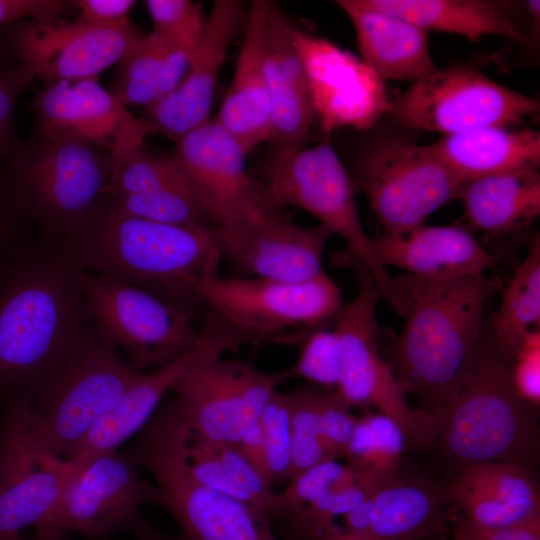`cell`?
Instances as JSON below:
<instances>
[{"instance_id": "cell-48", "label": "cell", "mask_w": 540, "mask_h": 540, "mask_svg": "<svg viewBox=\"0 0 540 540\" xmlns=\"http://www.w3.org/2000/svg\"><path fill=\"white\" fill-rule=\"evenodd\" d=\"M463 522L476 540H540V519L495 529L478 528Z\"/></svg>"}, {"instance_id": "cell-7", "label": "cell", "mask_w": 540, "mask_h": 540, "mask_svg": "<svg viewBox=\"0 0 540 540\" xmlns=\"http://www.w3.org/2000/svg\"><path fill=\"white\" fill-rule=\"evenodd\" d=\"M187 435L172 401L156 412L128 451L154 478V503L172 515L183 539L276 540L262 510L193 478L185 459Z\"/></svg>"}, {"instance_id": "cell-39", "label": "cell", "mask_w": 540, "mask_h": 540, "mask_svg": "<svg viewBox=\"0 0 540 540\" xmlns=\"http://www.w3.org/2000/svg\"><path fill=\"white\" fill-rule=\"evenodd\" d=\"M319 393L298 389L290 392L291 476L327 458L320 436Z\"/></svg>"}, {"instance_id": "cell-8", "label": "cell", "mask_w": 540, "mask_h": 540, "mask_svg": "<svg viewBox=\"0 0 540 540\" xmlns=\"http://www.w3.org/2000/svg\"><path fill=\"white\" fill-rule=\"evenodd\" d=\"M9 198L59 243L108 195L112 154L70 138L32 134L7 160Z\"/></svg>"}, {"instance_id": "cell-13", "label": "cell", "mask_w": 540, "mask_h": 540, "mask_svg": "<svg viewBox=\"0 0 540 540\" xmlns=\"http://www.w3.org/2000/svg\"><path fill=\"white\" fill-rule=\"evenodd\" d=\"M380 293L368 276L357 295L342 306L335 319L341 350L336 392L350 406H373L395 421L407 443L429 447L436 441L439 424L429 413L412 407L390 365L378 350L377 302Z\"/></svg>"}, {"instance_id": "cell-10", "label": "cell", "mask_w": 540, "mask_h": 540, "mask_svg": "<svg viewBox=\"0 0 540 540\" xmlns=\"http://www.w3.org/2000/svg\"><path fill=\"white\" fill-rule=\"evenodd\" d=\"M351 176L357 191L366 194L383 234L388 235L424 225L432 213L456 198L463 184L431 145L401 136L370 142Z\"/></svg>"}, {"instance_id": "cell-50", "label": "cell", "mask_w": 540, "mask_h": 540, "mask_svg": "<svg viewBox=\"0 0 540 540\" xmlns=\"http://www.w3.org/2000/svg\"><path fill=\"white\" fill-rule=\"evenodd\" d=\"M372 496L344 515L347 533L369 539L373 517Z\"/></svg>"}, {"instance_id": "cell-54", "label": "cell", "mask_w": 540, "mask_h": 540, "mask_svg": "<svg viewBox=\"0 0 540 540\" xmlns=\"http://www.w3.org/2000/svg\"><path fill=\"white\" fill-rule=\"evenodd\" d=\"M328 540H370V539L358 537V536L349 534L347 532L345 533L341 532Z\"/></svg>"}, {"instance_id": "cell-34", "label": "cell", "mask_w": 540, "mask_h": 540, "mask_svg": "<svg viewBox=\"0 0 540 540\" xmlns=\"http://www.w3.org/2000/svg\"><path fill=\"white\" fill-rule=\"evenodd\" d=\"M539 327L540 238L537 234L505 288L488 330L498 351L512 361L524 336Z\"/></svg>"}, {"instance_id": "cell-29", "label": "cell", "mask_w": 540, "mask_h": 540, "mask_svg": "<svg viewBox=\"0 0 540 540\" xmlns=\"http://www.w3.org/2000/svg\"><path fill=\"white\" fill-rule=\"evenodd\" d=\"M431 146L463 183L540 166V132L531 128L485 127L444 136Z\"/></svg>"}, {"instance_id": "cell-56", "label": "cell", "mask_w": 540, "mask_h": 540, "mask_svg": "<svg viewBox=\"0 0 540 540\" xmlns=\"http://www.w3.org/2000/svg\"><path fill=\"white\" fill-rule=\"evenodd\" d=\"M0 464H1V430H0Z\"/></svg>"}, {"instance_id": "cell-40", "label": "cell", "mask_w": 540, "mask_h": 540, "mask_svg": "<svg viewBox=\"0 0 540 540\" xmlns=\"http://www.w3.org/2000/svg\"><path fill=\"white\" fill-rule=\"evenodd\" d=\"M290 407V393L276 390L258 420L264 433L266 476L271 485L288 481L291 476Z\"/></svg>"}, {"instance_id": "cell-36", "label": "cell", "mask_w": 540, "mask_h": 540, "mask_svg": "<svg viewBox=\"0 0 540 540\" xmlns=\"http://www.w3.org/2000/svg\"><path fill=\"white\" fill-rule=\"evenodd\" d=\"M110 199L119 210L138 218L172 225L215 226L194 186Z\"/></svg>"}, {"instance_id": "cell-12", "label": "cell", "mask_w": 540, "mask_h": 540, "mask_svg": "<svg viewBox=\"0 0 540 540\" xmlns=\"http://www.w3.org/2000/svg\"><path fill=\"white\" fill-rule=\"evenodd\" d=\"M74 270L94 322L138 371L164 367L196 342L195 312L119 279Z\"/></svg>"}, {"instance_id": "cell-30", "label": "cell", "mask_w": 540, "mask_h": 540, "mask_svg": "<svg viewBox=\"0 0 540 540\" xmlns=\"http://www.w3.org/2000/svg\"><path fill=\"white\" fill-rule=\"evenodd\" d=\"M364 7L402 18L427 31L457 34L472 42L484 35L523 43L516 4L498 0H357Z\"/></svg>"}, {"instance_id": "cell-14", "label": "cell", "mask_w": 540, "mask_h": 540, "mask_svg": "<svg viewBox=\"0 0 540 540\" xmlns=\"http://www.w3.org/2000/svg\"><path fill=\"white\" fill-rule=\"evenodd\" d=\"M69 465L57 501L33 527V540H67L70 533L108 539L127 530L144 503L155 501V486L140 478L139 465L128 452L114 450Z\"/></svg>"}, {"instance_id": "cell-6", "label": "cell", "mask_w": 540, "mask_h": 540, "mask_svg": "<svg viewBox=\"0 0 540 540\" xmlns=\"http://www.w3.org/2000/svg\"><path fill=\"white\" fill-rule=\"evenodd\" d=\"M254 180L267 210L297 207L341 237L380 297L403 316L404 304L395 278L376 260L372 239L361 223L354 180L329 143L273 145L261 166L260 178Z\"/></svg>"}, {"instance_id": "cell-15", "label": "cell", "mask_w": 540, "mask_h": 540, "mask_svg": "<svg viewBox=\"0 0 540 540\" xmlns=\"http://www.w3.org/2000/svg\"><path fill=\"white\" fill-rule=\"evenodd\" d=\"M212 351L193 362L172 391L190 432L214 443H237L253 426L285 379L243 361L222 359Z\"/></svg>"}, {"instance_id": "cell-43", "label": "cell", "mask_w": 540, "mask_h": 540, "mask_svg": "<svg viewBox=\"0 0 540 540\" xmlns=\"http://www.w3.org/2000/svg\"><path fill=\"white\" fill-rule=\"evenodd\" d=\"M0 60V161L8 160L22 142L14 129L15 111L22 93L35 79L33 72L24 64L3 67Z\"/></svg>"}, {"instance_id": "cell-53", "label": "cell", "mask_w": 540, "mask_h": 540, "mask_svg": "<svg viewBox=\"0 0 540 540\" xmlns=\"http://www.w3.org/2000/svg\"><path fill=\"white\" fill-rule=\"evenodd\" d=\"M454 540H476V538L469 532L462 521L456 527Z\"/></svg>"}, {"instance_id": "cell-27", "label": "cell", "mask_w": 540, "mask_h": 540, "mask_svg": "<svg viewBox=\"0 0 540 540\" xmlns=\"http://www.w3.org/2000/svg\"><path fill=\"white\" fill-rule=\"evenodd\" d=\"M268 2L254 0L250 4L235 71L215 118L246 154L270 136L263 51Z\"/></svg>"}, {"instance_id": "cell-4", "label": "cell", "mask_w": 540, "mask_h": 540, "mask_svg": "<svg viewBox=\"0 0 540 540\" xmlns=\"http://www.w3.org/2000/svg\"><path fill=\"white\" fill-rule=\"evenodd\" d=\"M140 372L93 322L15 403L31 440L66 459Z\"/></svg>"}, {"instance_id": "cell-45", "label": "cell", "mask_w": 540, "mask_h": 540, "mask_svg": "<svg viewBox=\"0 0 540 540\" xmlns=\"http://www.w3.org/2000/svg\"><path fill=\"white\" fill-rule=\"evenodd\" d=\"M511 377L519 397L528 405H540V329L529 331L511 362Z\"/></svg>"}, {"instance_id": "cell-23", "label": "cell", "mask_w": 540, "mask_h": 540, "mask_svg": "<svg viewBox=\"0 0 540 540\" xmlns=\"http://www.w3.org/2000/svg\"><path fill=\"white\" fill-rule=\"evenodd\" d=\"M228 350L229 342L223 331L213 323H203L196 342L185 354L164 367L140 372L64 460L78 466L95 456L118 450L150 422L166 394L193 362L206 353Z\"/></svg>"}, {"instance_id": "cell-44", "label": "cell", "mask_w": 540, "mask_h": 540, "mask_svg": "<svg viewBox=\"0 0 540 540\" xmlns=\"http://www.w3.org/2000/svg\"><path fill=\"white\" fill-rule=\"evenodd\" d=\"M364 416L372 437L371 475L381 479L397 473L407 443L403 430L395 421L379 412Z\"/></svg>"}, {"instance_id": "cell-1", "label": "cell", "mask_w": 540, "mask_h": 540, "mask_svg": "<svg viewBox=\"0 0 540 540\" xmlns=\"http://www.w3.org/2000/svg\"><path fill=\"white\" fill-rule=\"evenodd\" d=\"M56 245V252L78 270L119 279L195 313L205 308L198 283L223 257L216 226L131 216L109 195Z\"/></svg>"}, {"instance_id": "cell-32", "label": "cell", "mask_w": 540, "mask_h": 540, "mask_svg": "<svg viewBox=\"0 0 540 540\" xmlns=\"http://www.w3.org/2000/svg\"><path fill=\"white\" fill-rule=\"evenodd\" d=\"M370 540H417L440 528L446 487L398 472L379 480L372 496Z\"/></svg>"}, {"instance_id": "cell-11", "label": "cell", "mask_w": 540, "mask_h": 540, "mask_svg": "<svg viewBox=\"0 0 540 540\" xmlns=\"http://www.w3.org/2000/svg\"><path fill=\"white\" fill-rule=\"evenodd\" d=\"M540 101L497 83L473 66L454 64L414 81L387 115L407 129L445 136L485 127H509L539 112Z\"/></svg>"}, {"instance_id": "cell-52", "label": "cell", "mask_w": 540, "mask_h": 540, "mask_svg": "<svg viewBox=\"0 0 540 540\" xmlns=\"http://www.w3.org/2000/svg\"><path fill=\"white\" fill-rule=\"evenodd\" d=\"M11 210H15V208L9 198L6 187H0V244L5 237L10 223Z\"/></svg>"}, {"instance_id": "cell-41", "label": "cell", "mask_w": 540, "mask_h": 540, "mask_svg": "<svg viewBox=\"0 0 540 540\" xmlns=\"http://www.w3.org/2000/svg\"><path fill=\"white\" fill-rule=\"evenodd\" d=\"M340 369L339 337L335 329L320 327L304 337L297 362L282 372L285 379L300 377L325 387L337 388Z\"/></svg>"}, {"instance_id": "cell-3", "label": "cell", "mask_w": 540, "mask_h": 540, "mask_svg": "<svg viewBox=\"0 0 540 540\" xmlns=\"http://www.w3.org/2000/svg\"><path fill=\"white\" fill-rule=\"evenodd\" d=\"M74 267L59 253L0 285V410L20 401L93 324Z\"/></svg>"}, {"instance_id": "cell-46", "label": "cell", "mask_w": 540, "mask_h": 540, "mask_svg": "<svg viewBox=\"0 0 540 540\" xmlns=\"http://www.w3.org/2000/svg\"><path fill=\"white\" fill-rule=\"evenodd\" d=\"M77 13L74 1L0 0V26L38 17H66Z\"/></svg>"}, {"instance_id": "cell-21", "label": "cell", "mask_w": 540, "mask_h": 540, "mask_svg": "<svg viewBox=\"0 0 540 540\" xmlns=\"http://www.w3.org/2000/svg\"><path fill=\"white\" fill-rule=\"evenodd\" d=\"M325 226H302L286 213L267 212L241 231L221 237L222 256L244 275L304 282L321 274L328 240Z\"/></svg>"}, {"instance_id": "cell-47", "label": "cell", "mask_w": 540, "mask_h": 540, "mask_svg": "<svg viewBox=\"0 0 540 540\" xmlns=\"http://www.w3.org/2000/svg\"><path fill=\"white\" fill-rule=\"evenodd\" d=\"M133 0H74L76 19L89 24H110L127 19Z\"/></svg>"}, {"instance_id": "cell-18", "label": "cell", "mask_w": 540, "mask_h": 540, "mask_svg": "<svg viewBox=\"0 0 540 540\" xmlns=\"http://www.w3.org/2000/svg\"><path fill=\"white\" fill-rule=\"evenodd\" d=\"M175 155L190 176L222 237L235 234L267 212L246 153L215 121L209 119L176 141Z\"/></svg>"}, {"instance_id": "cell-28", "label": "cell", "mask_w": 540, "mask_h": 540, "mask_svg": "<svg viewBox=\"0 0 540 540\" xmlns=\"http://www.w3.org/2000/svg\"><path fill=\"white\" fill-rule=\"evenodd\" d=\"M357 35L361 60L384 82H414L437 66L428 46V32L402 18L364 7L357 0H337Z\"/></svg>"}, {"instance_id": "cell-22", "label": "cell", "mask_w": 540, "mask_h": 540, "mask_svg": "<svg viewBox=\"0 0 540 540\" xmlns=\"http://www.w3.org/2000/svg\"><path fill=\"white\" fill-rule=\"evenodd\" d=\"M248 10L238 0H216L204 33L180 84L146 107L145 118L174 141L210 119L214 91L227 51L245 26Z\"/></svg>"}, {"instance_id": "cell-25", "label": "cell", "mask_w": 540, "mask_h": 540, "mask_svg": "<svg viewBox=\"0 0 540 540\" xmlns=\"http://www.w3.org/2000/svg\"><path fill=\"white\" fill-rule=\"evenodd\" d=\"M449 502L465 521L485 529L504 528L540 518V495L527 466L487 462L463 468L446 487Z\"/></svg>"}, {"instance_id": "cell-17", "label": "cell", "mask_w": 540, "mask_h": 540, "mask_svg": "<svg viewBox=\"0 0 540 540\" xmlns=\"http://www.w3.org/2000/svg\"><path fill=\"white\" fill-rule=\"evenodd\" d=\"M32 134L79 140L108 150L112 157L142 148L161 134L149 119L134 116L98 78L45 83L30 103Z\"/></svg>"}, {"instance_id": "cell-5", "label": "cell", "mask_w": 540, "mask_h": 540, "mask_svg": "<svg viewBox=\"0 0 540 540\" xmlns=\"http://www.w3.org/2000/svg\"><path fill=\"white\" fill-rule=\"evenodd\" d=\"M511 362L498 351L484 326L436 438L443 455L460 471L487 462H516L528 467L538 455L536 424L514 388Z\"/></svg>"}, {"instance_id": "cell-2", "label": "cell", "mask_w": 540, "mask_h": 540, "mask_svg": "<svg viewBox=\"0 0 540 540\" xmlns=\"http://www.w3.org/2000/svg\"><path fill=\"white\" fill-rule=\"evenodd\" d=\"M395 278L405 323L394 346L398 382L440 426L479 344L485 307L500 283L484 274L427 279Z\"/></svg>"}, {"instance_id": "cell-31", "label": "cell", "mask_w": 540, "mask_h": 540, "mask_svg": "<svg viewBox=\"0 0 540 540\" xmlns=\"http://www.w3.org/2000/svg\"><path fill=\"white\" fill-rule=\"evenodd\" d=\"M470 229L506 237L529 228L540 215L539 170L477 178L457 193Z\"/></svg>"}, {"instance_id": "cell-9", "label": "cell", "mask_w": 540, "mask_h": 540, "mask_svg": "<svg viewBox=\"0 0 540 540\" xmlns=\"http://www.w3.org/2000/svg\"><path fill=\"white\" fill-rule=\"evenodd\" d=\"M197 292L205 309L247 343L286 341L285 332L320 328L342 307L340 289L325 271L308 281L286 282L221 277L215 266L199 281Z\"/></svg>"}, {"instance_id": "cell-19", "label": "cell", "mask_w": 540, "mask_h": 540, "mask_svg": "<svg viewBox=\"0 0 540 540\" xmlns=\"http://www.w3.org/2000/svg\"><path fill=\"white\" fill-rule=\"evenodd\" d=\"M0 540H19L57 501L69 463L30 438L19 404L1 409Z\"/></svg>"}, {"instance_id": "cell-51", "label": "cell", "mask_w": 540, "mask_h": 540, "mask_svg": "<svg viewBox=\"0 0 540 540\" xmlns=\"http://www.w3.org/2000/svg\"><path fill=\"white\" fill-rule=\"evenodd\" d=\"M127 530L132 533V540H184L181 535L173 537L159 531L140 514L129 524Z\"/></svg>"}, {"instance_id": "cell-33", "label": "cell", "mask_w": 540, "mask_h": 540, "mask_svg": "<svg viewBox=\"0 0 540 540\" xmlns=\"http://www.w3.org/2000/svg\"><path fill=\"white\" fill-rule=\"evenodd\" d=\"M190 57L151 32L119 61L111 94L123 105L146 107L172 92L186 75Z\"/></svg>"}, {"instance_id": "cell-16", "label": "cell", "mask_w": 540, "mask_h": 540, "mask_svg": "<svg viewBox=\"0 0 540 540\" xmlns=\"http://www.w3.org/2000/svg\"><path fill=\"white\" fill-rule=\"evenodd\" d=\"M8 52L45 83L98 78L142 38L127 19L89 24L66 17H38L5 26Z\"/></svg>"}, {"instance_id": "cell-20", "label": "cell", "mask_w": 540, "mask_h": 540, "mask_svg": "<svg viewBox=\"0 0 540 540\" xmlns=\"http://www.w3.org/2000/svg\"><path fill=\"white\" fill-rule=\"evenodd\" d=\"M292 35L306 71L316 120L324 131L346 126L368 129L387 113L390 100L384 84L361 59L294 27Z\"/></svg>"}, {"instance_id": "cell-49", "label": "cell", "mask_w": 540, "mask_h": 540, "mask_svg": "<svg viewBox=\"0 0 540 540\" xmlns=\"http://www.w3.org/2000/svg\"><path fill=\"white\" fill-rule=\"evenodd\" d=\"M242 454L266 476V446L262 427L257 421L251 426L240 440L235 443ZM268 481V479H267ZM269 482V481H268Z\"/></svg>"}, {"instance_id": "cell-35", "label": "cell", "mask_w": 540, "mask_h": 540, "mask_svg": "<svg viewBox=\"0 0 540 540\" xmlns=\"http://www.w3.org/2000/svg\"><path fill=\"white\" fill-rule=\"evenodd\" d=\"M188 186L194 184L174 152L171 155H153L142 147L112 157L107 194L110 197L152 194Z\"/></svg>"}, {"instance_id": "cell-38", "label": "cell", "mask_w": 540, "mask_h": 540, "mask_svg": "<svg viewBox=\"0 0 540 540\" xmlns=\"http://www.w3.org/2000/svg\"><path fill=\"white\" fill-rule=\"evenodd\" d=\"M357 470L337 459H325L288 480L277 494L279 515L291 516L334 491L357 474Z\"/></svg>"}, {"instance_id": "cell-37", "label": "cell", "mask_w": 540, "mask_h": 540, "mask_svg": "<svg viewBox=\"0 0 540 540\" xmlns=\"http://www.w3.org/2000/svg\"><path fill=\"white\" fill-rule=\"evenodd\" d=\"M145 5L153 22L152 32L191 60L206 24L201 4L190 0H147Z\"/></svg>"}, {"instance_id": "cell-26", "label": "cell", "mask_w": 540, "mask_h": 540, "mask_svg": "<svg viewBox=\"0 0 540 540\" xmlns=\"http://www.w3.org/2000/svg\"><path fill=\"white\" fill-rule=\"evenodd\" d=\"M371 239L382 267L394 266L421 278L480 275L497 262L470 229L458 225H422L405 234H381Z\"/></svg>"}, {"instance_id": "cell-24", "label": "cell", "mask_w": 540, "mask_h": 540, "mask_svg": "<svg viewBox=\"0 0 540 540\" xmlns=\"http://www.w3.org/2000/svg\"><path fill=\"white\" fill-rule=\"evenodd\" d=\"M293 27L281 8L269 1L264 29V72L270 102L272 145L305 143L316 121Z\"/></svg>"}, {"instance_id": "cell-42", "label": "cell", "mask_w": 540, "mask_h": 540, "mask_svg": "<svg viewBox=\"0 0 540 540\" xmlns=\"http://www.w3.org/2000/svg\"><path fill=\"white\" fill-rule=\"evenodd\" d=\"M336 391L319 393L318 417L322 445L327 458H345L357 417Z\"/></svg>"}, {"instance_id": "cell-57", "label": "cell", "mask_w": 540, "mask_h": 540, "mask_svg": "<svg viewBox=\"0 0 540 540\" xmlns=\"http://www.w3.org/2000/svg\"><path fill=\"white\" fill-rule=\"evenodd\" d=\"M19 540H26V539H24V538L21 537Z\"/></svg>"}, {"instance_id": "cell-55", "label": "cell", "mask_w": 540, "mask_h": 540, "mask_svg": "<svg viewBox=\"0 0 540 540\" xmlns=\"http://www.w3.org/2000/svg\"><path fill=\"white\" fill-rule=\"evenodd\" d=\"M7 51V48L5 46V43H4V40L2 38V35H0V60H3L4 59V56L6 54Z\"/></svg>"}]
</instances>
